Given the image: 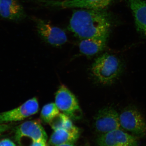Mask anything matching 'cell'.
Here are the masks:
<instances>
[{"label":"cell","mask_w":146,"mask_h":146,"mask_svg":"<svg viewBox=\"0 0 146 146\" xmlns=\"http://www.w3.org/2000/svg\"><path fill=\"white\" fill-rule=\"evenodd\" d=\"M110 22L103 10L81 9L74 11L69 29L81 39L109 35Z\"/></svg>","instance_id":"6da1fadb"},{"label":"cell","mask_w":146,"mask_h":146,"mask_svg":"<svg viewBox=\"0 0 146 146\" xmlns=\"http://www.w3.org/2000/svg\"><path fill=\"white\" fill-rule=\"evenodd\" d=\"M123 71V63L119 58L108 53L97 58L91 67V72L94 77L104 85L113 83Z\"/></svg>","instance_id":"7a4b0ae2"},{"label":"cell","mask_w":146,"mask_h":146,"mask_svg":"<svg viewBox=\"0 0 146 146\" xmlns=\"http://www.w3.org/2000/svg\"><path fill=\"white\" fill-rule=\"evenodd\" d=\"M120 125L122 129L129 131L136 137L146 135V121L141 112L133 106H127L119 114Z\"/></svg>","instance_id":"3957f363"},{"label":"cell","mask_w":146,"mask_h":146,"mask_svg":"<svg viewBox=\"0 0 146 146\" xmlns=\"http://www.w3.org/2000/svg\"><path fill=\"white\" fill-rule=\"evenodd\" d=\"M55 104L59 110L71 119H81L82 112L76 97L66 86L61 85L56 93Z\"/></svg>","instance_id":"277c9868"},{"label":"cell","mask_w":146,"mask_h":146,"mask_svg":"<svg viewBox=\"0 0 146 146\" xmlns=\"http://www.w3.org/2000/svg\"><path fill=\"white\" fill-rule=\"evenodd\" d=\"M14 139L17 143L21 145L25 138L33 142L41 141H47L48 136L39 120L26 121L15 128Z\"/></svg>","instance_id":"5b68a950"},{"label":"cell","mask_w":146,"mask_h":146,"mask_svg":"<svg viewBox=\"0 0 146 146\" xmlns=\"http://www.w3.org/2000/svg\"><path fill=\"white\" fill-rule=\"evenodd\" d=\"M39 108L37 98H33L19 107L0 113V124L11 123L23 121L36 114Z\"/></svg>","instance_id":"8992f818"},{"label":"cell","mask_w":146,"mask_h":146,"mask_svg":"<svg viewBox=\"0 0 146 146\" xmlns=\"http://www.w3.org/2000/svg\"><path fill=\"white\" fill-rule=\"evenodd\" d=\"M94 126L100 134L122 129L119 114L111 107L103 108L99 110L94 118Z\"/></svg>","instance_id":"52a82bcc"},{"label":"cell","mask_w":146,"mask_h":146,"mask_svg":"<svg viewBox=\"0 0 146 146\" xmlns=\"http://www.w3.org/2000/svg\"><path fill=\"white\" fill-rule=\"evenodd\" d=\"M99 146H138V138L121 129L100 134L97 139Z\"/></svg>","instance_id":"ba28073f"},{"label":"cell","mask_w":146,"mask_h":146,"mask_svg":"<svg viewBox=\"0 0 146 146\" xmlns=\"http://www.w3.org/2000/svg\"><path fill=\"white\" fill-rule=\"evenodd\" d=\"M113 0H64L45 1L47 5L62 8H80L103 10Z\"/></svg>","instance_id":"9c48e42d"},{"label":"cell","mask_w":146,"mask_h":146,"mask_svg":"<svg viewBox=\"0 0 146 146\" xmlns=\"http://www.w3.org/2000/svg\"><path fill=\"white\" fill-rule=\"evenodd\" d=\"M36 28L39 35L50 44L59 46L67 42L68 38L64 31L48 23L38 20Z\"/></svg>","instance_id":"30bf717a"},{"label":"cell","mask_w":146,"mask_h":146,"mask_svg":"<svg viewBox=\"0 0 146 146\" xmlns=\"http://www.w3.org/2000/svg\"><path fill=\"white\" fill-rule=\"evenodd\" d=\"M125 1L133 13L137 31L146 37V1Z\"/></svg>","instance_id":"8fae6325"},{"label":"cell","mask_w":146,"mask_h":146,"mask_svg":"<svg viewBox=\"0 0 146 146\" xmlns=\"http://www.w3.org/2000/svg\"><path fill=\"white\" fill-rule=\"evenodd\" d=\"M0 16L6 20L17 21L23 18L25 13L17 0H1Z\"/></svg>","instance_id":"7c38bea8"},{"label":"cell","mask_w":146,"mask_h":146,"mask_svg":"<svg viewBox=\"0 0 146 146\" xmlns=\"http://www.w3.org/2000/svg\"><path fill=\"white\" fill-rule=\"evenodd\" d=\"M109 35L96 38L81 39L79 44L80 52L86 56H93L104 49Z\"/></svg>","instance_id":"4fadbf2b"},{"label":"cell","mask_w":146,"mask_h":146,"mask_svg":"<svg viewBox=\"0 0 146 146\" xmlns=\"http://www.w3.org/2000/svg\"><path fill=\"white\" fill-rule=\"evenodd\" d=\"M80 132L69 131L64 129L54 130L49 140V144L56 146L66 144H73L78 139Z\"/></svg>","instance_id":"5bb4252c"},{"label":"cell","mask_w":146,"mask_h":146,"mask_svg":"<svg viewBox=\"0 0 146 146\" xmlns=\"http://www.w3.org/2000/svg\"><path fill=\"white\" fill-rule=\"evenodd\" d=\"M49 124L54 131L64 129L70 131H74L77 128L73 124L70 118L63 113H59Z\"/></svg>","instance_id":"9a60e30c"},{"label":"cell","mask_w":146,"mask_h":146,"mask_svg":"<svg viewBox=\"0 0 146 146\" xmlns=\"http://www.w3.org/2000/svg\"><path fill=\"white\" fill-rule=\"evenodd\" d=\"M60 113L55 104L54 103L45 105L42 108L40 117L43 122L49 123L55 117Z\"/></svg>","instance_id":"2e32d148"},{"label":"cell","mask_w":146,"mask_h":146,"mask_svg":"<svg viewBox=\"0 0 146 146\" xmlns=\"http://www.w3.org/2000/svg\"><path fill=\"white\" fill-rule=\"evenodd\" d=\"M12 123L0 124V136L12 128L13 125Z\"/></svg>","instance_id":"e0dca14e"},{"label":"cell","mask_w":146,"mask_h":146,"mask_svg":"<svg viewBox=\"0 0 146 146\" xmlns=\"http://www.w3.org/2000/svg\"><path fill=\"white\" fill-rule=\"evenodd\" d=\"M0 146H16V145L10 139L6 138L0 140Z\"/></svg>","instance_id":"ac0fdd59"},{"label":"cell","mask_w":146,"mask_h":146,"mask_svg":"<svg viewBox=\"0 0 146 146\" xmlns=\"http://www.w3.org/2000/svg\"><path fill=\"white\" fill-rule=\"evenodd\" d=\"M29 146H48L47 141H41L33 142Z\"/></svg>","instance_id":"d6986e66"},{"label":"cell","mask_w":146,"mask_h":146,"mask_svg":"<svg viewBox=\"0 0 146 146\" xmlns=\"http://www.w3.org/2000/svg\"><path fill=\"white\" fill-rule=\"evenodd\" d=\"M56 146H75L73 144H63V145H59Z\"/></svg>","instance_id":"ffe728a7"},{"label":"cell","mask_w":146,"mask_h":146,"mask_svg":"<svg viewBox=\"0 0 146 146\" xmlns=\"http://www.w3.org/2000/svg\"><path fill=\"white\" fill-rule=\"evenodd\" d=\"M1 0H0V2H1Z\"/></svg>","instance_id":"44dd1931"}]
</instances>
